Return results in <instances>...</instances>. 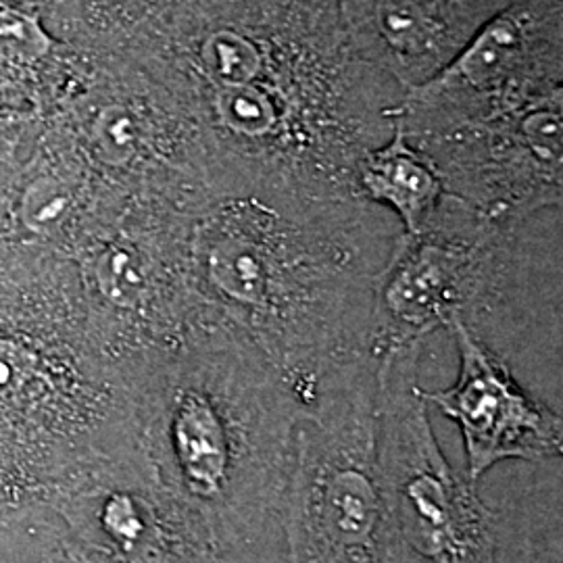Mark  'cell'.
<instances>
[{"label": "cell", "instance_id": "1", "mask_svg": "<svg viewBox=\"0 0 563 563\" xmlns=\"http://www.w3.org/2000/svg\"><path fill=\"white\" fill-rule=\"evenodd\" d=\"M401 232L353 190L213 155L188 236L199 330L251 344L305 405L374 360L376 282Z\"/></svg>", "mask_w": 563, "mask_h": 563}, {"label": "cell", "instance_id": "2", "mask_svg": "<svg viewBox=\"0 0 563 563\" xmlns=\"http://www.w3.org/2000/svg\"><path fill=\"white\" fill-rule=\"evenodd\" d=\"M190 15L184 57L213 155L357 192L405 90L355 51L339 0H195Z\"/></svg>", "mask_w": 563, "mask_h": 563}, {"label": "cell", "instance_id": "3", "mask_svg": "<svg viewBox=\"0 0 563 563\" xmlns=\"http://www.w3.org/2000/svg\"><path fill=\"white\" fill-rule=\"evenodd\" d=\"M148 397V432L167 495L222 563H251L282 532L302 405L290 384L234 334L205 328Z\"/></svg>", "mask_w": 563, "mask_h": 563}, {"label": "cell", "instance_id": "4", "mask_svg": "<svg viewBox=\"0 0 563 563\" xmlns=\"http://www.w3.org/2000/svg\"><path fill=\"white\" fill-rule=\"evenodd\" d=\"M378 360L320 384L297 420L284 495L288 563H407L376 460Z\"/></svg>", "mask_w": 563, "mask_h": 563}, {"label": "cell", "instance_id": "5", "mask_svg": "<svg viewBox=\"0 0 563 563\" xmlns=\"http://www.w3.org/2000/svg\"><path fill=\"white\" fill-rule=\"evenodd\" d=\"M422 349L386 353L376 376V460L405 562L497 563V516L434 437Z\"/></svg>", "mask_w": 563, "mask_h": 563}, {"label": "cell", "instance_id": "6", "mask_svg": "<svg viewBox=\"0 0 563 563\" xmlns=\"http://www.w3.org/2000/svg\"><path fill=\"white\" fill-rule=\"evenodd\" d=\"M530 220H495L446 192L430 222L399 234L376 282L372 357L423 344L455 320L476 328L514 280Z\"/></svg>", "mask_w": 563, "mask_h": 563}, {"label": "cell", "instance_id": "7", "mask_svg": "<svg viewBox=\"0 0 563 563\" xmlns=\"http://www.w3.org/2000/svg\"><path fill=\"white\" fill-rule=\"evenodd\" d=\"M563 99V0H514L432 80L405 92L397 128L420 139Z\"/></svg>", "mask_w": 563, "mask_h": 563}, {"label": "cell", "instance_id": "8", "mask_svg": "<svg viewBox=\"0 0 563 563\" xmlns=\"http://www.w3.org/2000/svg\"><path fill=\"white\" fill-rule=\"evenodd\" d=\"M409 142L437 169L451 197L495 220L523 222L562 209L563 99Z\"/></svg>", "mask_w": 563, "mask_h": 563}, {"label": "cell", "instance_id": "9", "mask_svg": "<svg viewBox=\"0 0 563 563\" xmlns=\"http://www.w3.org/2000/svg\"><path fill=\"white\" fill-rule=\"evenodd\" d=\"M460 355L457 378L423 399L460 426L465 476L478 483L499 463L549 462L562 457V416L528 395L509 365L463 320L449 325Z\"/></svg>", "mask_w": 563, "mask_h": 563}, {"label": "cell", "instance_id": "10", "mask_svg": "<svg viewBox=\"0 0 563 563\" xmlns=\"http://www.w3.org/2000/svg\"><path fill=\"white\" fill-rule=\"evenodd\" d=\"M514 0H339L355 51L402 90L432 80Z\"/></svg>", "mask_w": 563, "mask_h": 563}, {"label": "cell", "instance_id": "11", "mask_svg": "<svg viewBox=\"0 0 563 563\" xmlns=\"http://www.w3.org/2000/svg\"><path fill=\"white\" fill-rule=\"evenodd\" d=\"M355 188L365 201L393 213L402 232H416L430 222L446 195L437 169L397 125L388 141L363 155Z\"/></svg>", "mask_w": 563, "mask_h": 563}, {"label": "cell", "instance_id": "12", "mask_svg": "<svg viewBox=\"0 0 563 563\" xmlns=\"http://www.w3.org/2000/svg\"><path fill=\"white\" fill-rule=\"evenodd\" d=\"M102 301L123 316H142L159 295V263L132 234L102 242L90 262Z\"/></svg>", "mask_w": 563, "mask_h": 563}, {"label": "cell", "instance_id": "13", "mask_svg": "<svg viewBox=\"0 0 563 563\" xmlns=\"http://www.w3.org/2000/svg\"><path fill=\"white\" fill-rule=\"evenodd\" d=\"M90 146L102 167L128 172L155 153L157 123L141 102L118 97L104 102L90 121Z\"/></svg>", "mask_w": 563, "mask_h": 563}, {"label": "cell", "instance_id": "14", "mask_svg": "<svg viewBox=\"0 0 563 563\" xmlns=\"http://www.w3.org/2000/svg\"><path fill=\"white\" fill-rule=\"evenodd\" d=\"M71 207L74 195L65 181L38 178L25 188L21 197V222L36 234H51L67 220Z\"/></svg>", "mask_w": 563, "mask_h": 563}, {"label": "cell", "instance_id": "15", "mask_svg": "<svg viewBox=\"0 0 563 563\" xmlns=\"http://www.w3.org/2000/svg\"><path fill=\"white\" fill-rule=\"evenodd\" d=\"M51 38L41 21L0 2V55L20 63H34L46 57Z\"/></svg>", "mask_w": 563, "mask_h": 563}, {"label": "cell", "instance_id": "16", "mask_svg": "<svg viewBox=\"0 0 563 563\" xmlns=\"http://www.w3.org/2000/svg\"><path fill=\"white\" fill-rule=\"evenodd\" d=\"M36 372V357L21 342L0 339V397L20 393Z\"/></svg>", "mask_w": 563, "mask_h": 563}]
</instances>
